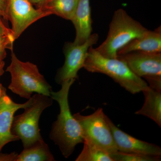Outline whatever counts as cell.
Segmentation results:
<instances>
[{"instance_id": "18", "label": "cell", "mask_w": 161, "mask_h": 161, "mask_svg": "<svg viewBox=\"0 0 161 161\" xmlns=\"http://www.w3.org/2000/svg\"><path fill=\"white\" fill-rule=\"evenodd\" d=\"M15 40L12 29L6 26L0 18V63L6 58V50H13Z\"/></svg>"}, {"instance_id": "10", "label": "cell", "mask_w": 161, "mask_h": 161, "mask_svg": "<svg viewBox=\"0 0 161 161\" xmlns=\"http://www.w3.org/2000/svg\"><path fill=\"white\" fill-rule=\"evenodd\" d=\"M32 97L24 103H15L7 95L6 90L0 85V153L3 147L11 142L19 140L11 132L14 114L17 110L24 109L32 102Z\"/></svg>"}, {"instance_id": "22", "label": "cell", "mask_w": 161, "mask_h": 161, "mask_svg": "<svg viewBox=\"0 0 161 161\" xmlns=\"http://www.w3.org/2000/svg\"><path fill=\"white\" fill-rule=\"evenodd\" d=\"M49 0H39V5L38 8H41Z\"/></svg>"}, {"instance_id": "1", "label": "cell", "mask_w": 161, "mask_h": 161, "mask_svg": "<svg viewBox=\"0 0 161 161\" xmlns=\"http://www.w3.org/2000/svg\"><path fill=\"white\" fill-rule=\"evenodd\" d=\"M75 79L67 80L61 83V88L57 92H51L52 99L58 102L60 112L57 120L52 125L50 138L59 147L65 158L71 155L78 144L83 143L82 130L79 123L72 115L68 101L70 87Z\"/></svg>"}, {"instance_id": "23", "label": "cell", "mask_w": 161, "mask_h": 161, "mask_svg": "<svg viewBox=\"0 0 161 161\" xmlns=\"http://www.w3.org/2000/svg\"><path fill=\"white\" fill-rule=\"evenodd\" d=\"M31 2L32 4L33 5H35L38 8L39 5V0H29Z\"/></svg>"}, {"instance_id": "17", "label": "cell", "mask_w": 161, "mask_h": 161, "mask_svg": "<svg viewBox=\"0 0 161 161\" xmlns=\"http://www.w3.org/2000/svg\"><path fill=\"white\" fill-rule=\"evenodd\" d=\"M83 149L75 161H113L109 153L84 141Z\"/></svg>"}, {"instance_id": "20", "label": "cell", "mask_w": 161, "mask_h": 161, "mask_svg": "<svg viewBox=\"0 0 161 161\" xmlns=\"http://www.w3.org/2000/svg\"><path fill=\"white\" fill-rule=\"evenodd\" d=\"M6 0H0V18L7 20L6 14Z\"/></svg>"}, {"instance_id": "7", "label": "cell", "mask_w": 161, "mask_h": 161, "mask_svg": "<svg viewBox=\"0 0 161 161\" xmlns=\"http://www.w3.org/2000/svg\"><path fill=\"white\" fill-rule=\"evenodd\" d=\"M6 14L16 40L35 22L51 15L44 9L35 8L29 0H6Z\"/></svg>"}, {"instance_id": "6", "label": "cell", "mask_w": 161, "mask_h": 161, "mask_svg": "<svg viewBox=\"0 0 161 161\" xmlns=\"http://www.w3.org/2000/svg\"><path fill=\"white\" fill-rule=\"evenodd\" d=\"M73 115L80 125L84 141L109 153L118 151L102 108H98L89 115L77 113Z\"/></svg>"}, {"instance_id": "9", "label": "cell", "mask_w": 161, "mask_h": 161, "mask_svg": "<svg viewBox=\"0 0 161 161\" xmlns=\"http://www.w3.org/2000/svg\"><path fill=\"white\" fill-rule=\"evenodd\" d=\"M139 77H161V53L135 51L117 56Z\"/></svg>"}, {"instance_id": "15", "label": "cell", "mask_w": 161, "mask_h": 161, "mask_svg": "<svg viewBox=\"0 0 161 161\" xmlns=\"http://www.w3.org/2000/svg\"><path fill=\"white\" fill-rule=\"evenodd\" d=\"M49 147L43 139L24 148L17 155L16 161H54Z\"/></svg>"}, {"instance_id": "4", "label": "cell", "mask_w": 161, "mask_h": 161, "mask_svg": "<svg viewBox=\"0 0 161 161\" xmlns=\"http://www.w3.org/2000/svg\"><path fill=\"white\" fill-rule=\"evenodd\" d=\"M148 31L122 9L114 12L105 40L95 48L105 58H116L117 52L131 40L139 37Z\"/></svg>"}, {"instance_id": "16", "label": "cell", "mask_w": 161, "mask_h": 161, "mask_svg": "<svg viewBox=\"0 0 161 161\" xmlns=\"http://www.w3.org/2000/svg\"><path fill=\"white\" fill-rule=\"evenodd\" d=\"M78 0H49L40 8L52 14L71 20L75 14Z\"/></svg>"}, {"instance_id": "12", "label": "cell", "mask_w": 161, "mask_h": 161, "mask_svg": "<svg viewBox=\"0 0 161 161\" xmlns=\"http://www.w3.org/2000/svg\"><path fill=\"white\" fill-rule=\"evenodd\" d=\"M71 21L76 30V37L73 43L82 44L91 36L92 31L90 0H78L77 8Z\"/></svg>"}, {"instance_id": "5", "label": "cell", "mask_w": 161, "mask_h": 161, "mask_svg": "<svg viewBox=\"0 0 161 161\" xmlns=\"http://www.w3.org/2000/svg\"><path fill=\"white\" fill-rule=\"evenodd\" d=\"M32 97L31 104L24 109L23 114L14 116L12 124V132L21 140L24 148L43 139L39 129V119L43 111L53 104L51 96L37 94Z\"/></svg>"}, {"instance_id": "8", "label": "cell", "mask_w": 161, "mask_h": 161, "mask_svg": "<svg viewBox=\"0 0 161 161\" xmlns=\"http://www.w3.org/2000/svg\"><path fill=\"white\" fill-rule=\"evenodd\" d=\"M98 40V35L94 34L91 35L82 44H75L69 42L65 44L64 50L65 61L63 66L58 70L57 73L56 77L57 83L61 85L67 80H76L78 78V71L83 68L89 49L96 44Z\"/></svg>"}, {"instance_id": "3", "label": "cell", "mask_w": 161, "mask_h": 161, "mask_svg": "<svg viewBox=\"0 0 161 161\" xmlns=\"http://www.w3.org/2000/svg\"><path fill=\"white\" fill-rule=\"evenodd\" d=\"M11 57V63L6 69L11 75L8 88L22 98L28 99L33 93L50 96L52 86L40 74L37 66L19 60L13 50Z\"/></svg>"}, {"instance_id": "11", "label": "cell", "mask_w": 161, "mask_h": 161, "mask_svg": "<svg viewBox=\"0 0 161 161\" xmlns=\"http://www.w3.org/2000/svg\"><path fill=\"white\" fill-rule=\"evenodd\" d=\"M106 119L118 151L161 156L160 147L133 137L119 129L107 116Z\"/></svg>"}, {"instance_id": "14", "label": "cell", "mask_w": 161, "mask_h": 161, "mask_svg": "<svg viewBox=\"0 0 161 161\" xmlns=\"http://www.w3.org/2000/svg\"><path fill=\"white\" fill-rule=\"evenodd\" d=\"M142 92L145 97L144 104L135 114L148 117L161 128V92L153 89L148 86Z\"/></svg>"}, {"instance_id": "19", "label": "cell", "mask_w": 161, "mask_h": 161, "mask_svg": "<svg viewBox=\"0 0 161 161\" xmlns=\"http://www.w3.org/2000/svg\"><path fill=\"white\" fill-rule=\"evenodd\" d=\"M113 161H159L161 157L115 151L109 153Z\"/></svg>"}, {"instance_id": "2", "label": "cell", "mask_w": 161, "mask_h": 161, "mask_svg": "<svg viewBox=\"0 0 161 161\" xmlns=\"http://www.w3.org/2000/svg\"><path fill=\"white\" fill-rule=\"evenodd\" d=\"M83 68L91 73L108 75L133 95L142 92L148 87L147 81L133 73L123 61L117 58L103 57L93 46L89 49Z\"/></svg>"}, {"instance_id": "13", "label": "cell", "mask_w": 161, "mask_h": 161, "mask_svg": "<svg viewBox=\"0 0 161 161\" xmlns=\"http://www.w3.org/2000/svg\"><path fill=\"white\" fill-rule=\"evenodd\" d=\"M161 53V26L154 31H147L142 36L130 41L117 52V56L130 52Z\"/></svg>"}, {"instance_id": "21", "label": "cell", "mask_w": 161, "mask_h": 161, "mask_svg": "<svg viewBox=\"0 0 161 161\" xmlns=\"http://www.w3.org/2000/svg\"><path fill=\"white\" fill-rule=\"evenodd\" d=\"M5 64V62L4 61H3L0 63V78H1V76L4 74V68ZM1 84L0 83V85H1Z\"/></svg>"}]
</instances>
